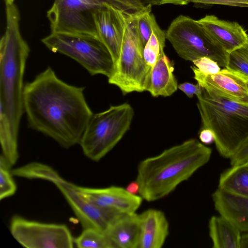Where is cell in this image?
I'll use <instances>...</instances> for the list:
<instances>
[{
  "label": "cell",
  "mask_w": 248,
  "mask_h": 248,
  "mask_svg": "<svg viewBox=\"0 0 248 248\" xmlns=\"http://www.w3.org/2000/svg\"><path fill=\"white\" fill-rule=\"evenodd\" d=\"M241 248H248V233L242 234Z\"/></svg>",
  "instance_id": "35"
},
{
  "label": "cell",
  "mask_w": 248,
  "mask_h": 248,
  "mask_svg": "<svg viewBox=\"0 0 248 248\" xmlns=\"http://www.w3.org/2000/svg\"><path fill=\"white\" fill-rule=\"evenodd\" d=\"M200 71L206 74H216L221 70L220 66L215 61L206 57H202L192 62Z\"/></svg>",
  "instance_id": "29"
},
{
  "label": "cell",
  "mask_w": 248,
  "mask_h": 248,
  "mask_svg": "<svg viewBox=\"0 0 248 248\" xmlns=\"http://www.w3.org/2000/svg\"><path fill=\"white\" fill-rule=\"evenodd\" d=\"M51 51L65 55L80 64L92 76L113 74L114 62L108 48L97 36L51 33L42 39Z\"/></svg>",
  "instance_id": "7"
},
{
  "label": "cell",
  "mask_w": 248,
  "mask_h": 248,
  "mask_svg": "<svg viewBox=\"0 0 248 248\" xmlns=\"http://www.w3.org/2000/svg\"><path fill=\"white\" fill-rule=\"evenodd\" d=\"M13 175L28 179H40L54 184L62 178L52 168L40 163L32 162L11 170Z\"/></svg>",
  "instance_id": "22"
},
{
  "label": "cell",
  "mask_w": 248,
  "mask_h": 248,
  "mask_svg": "<svg viewBox=\"0 0 248 248\" xmlns=\"http://www.w3.org/2000/svg\"><path fill=\"white\" fill-rule=\"evenodd\" d=\"M134 115L126 103L93 114L79 143L84 155L93 161L101 159L129 129Z\"/></svg>",
  "instance_id": "6"
},
{
  "label": "cell",
  "mask_w": 248,
  "mask_h": 248,
  "mask_svg": "<svg viewBox=\"0 0 248 248\" xmlns=\"http://www.w3.org/2000/svg\"><path fill=\"white\" fill-rule=\"evenodd\" d=\"M226 68L248 77V42L229 53Z\"/></svg>",
  "instance_id": "28"
},
{
  "label": "cell",
  "mask_w": 248,
  "mask_h": 248,
  "mask_svg": "<svg viewBox=\"0 0 248 248\" xmlns=\"http://www.w3.org/2000/svg\"><path fill=\"white\" fill-rule=\"evenodd\" d=\"M138 248H161L169 233V225L164 213L149 209L139 215Z\"/></svg>",
  "instance_id": "16"
},
{
  "label": "cell",
  "mask_w": 248,
  "mask_h": 248,
  "mask_svg": "<svg viewBox=\"0 0 248 248\" xmlns=\"http://www.w3.org/2000/svg\"><path fill=\"white\" fill-rule=\"evenodd\" d=\"M114 7L127 13H135L149 4L161 5L170 4L185 5L189 3L188 0H103Z\"/></svg>",
  "instance_id": "24"
},
{
  "label": "cell",
  "mask_w": 248,
  "mask_h": 248,
  "mask_svg": "<svg viewBox=\"0 0 248 248\" xmlns=\"http://www.w3.org/2000/svg\"><path fill=\"white\" fill-rule=\"evenodd\" d=\"M5 2V5L11 4L14 3V0H4Z\"/></svg>",
  "instance_id": "36"
},
{
  "label": "cell",
  "mask_w": 248,
  "mask_h": 248,
  "mask_svg": "<svg viewBox=\"0 0 248 248\" xmlns=\"http://www.w3.org/2000/svg\"><path fill=\"white\" fill-rule=\"evenodd\" d=\"M173 62L161 50L152 67L146 91L154 97L170 96L178 89L177 81L173 74Z\"/></svg>",
  "instance_id": "18"
},
{
  "label": "cell",
  "mask_w": 248,
  "mask_h": 248,
  "mask_svg": "<svg viewBox=\"0 0 248 248\" xmlns=\"http://www.w3.org/2000/svg\"><path fill=\"white\" fill-rule=\"evenodd\" d=\"M54 184L67 201L83 229L94 228L106 232L124 214L94 204L78 191L73 184L63 179Z\"/></svg>",
  "instance_id": "11"
},
{
  "label": "cell",
  "mask_w": 248,
  "mask_h": 248,
  "mask_svg": "<svg viewBox=\"0 0 248 248\" xmlns=\"http://www.w3.org/2000/svg\"><path fill=\"white\" fill-rule=\"evenodd\" d=\"M202 125L214 133L221 156L231 159L248 140V106L204 90L197 96Z\"/></svg>",
  "instance_id": "4"
},
{
  "label": "cell",
  "mask_w": 248,
  "mask_h": 248,
  "mask_svg": "<svg viewBox=\"0 0 248 248\" xmlns=\"http://www.w3.org/2000/svg\"><path fill=\"white\" fill-rule=\"evenodd\" d=\"M215 209L248 233V198L234 195L217 188L212 195Z\"/></svg>",
  "instance_id": "17"
},
{
  "label": "cell",
  "mask_w": 248,
  "mask_h": 248,
  "mask_svg": "<svg viewBox=\"0 0 248 248\" xmlns=\"http://www.w3.org/2000/svg\"><path fill=\"white\" fill-rule=\"evenodd\" d=\"M11 166L1 155L0 158V199L13 196L16 192V186L12 178Z\"/></svg>",
  "instance_id": "27"
},
{
  "label": "cell",
  "mask_w": 248,
  "mask_h": 248,
  "mask_svg": "<svg viewBox=\"0 0 248 248\" xmlns=\"http://www.w3.org/2000/svg\"><path fill=\"white\" fill-rule=\"evenodd\" d=\"M178 88L189 98L192 97L194 94L197 96L202 94L204 90V89L198 83L194 84L189 82H184L179 84Z\"/></svg>",
  "instance_id": "32"
},
{
  "label": "cell",
  "mask_w": 248,
  "mask_h": 248,
  "mask_svg": "<svg viewBox=\"0 0 248 248\" xmlns=\"http://www.w3.org/2000/svg\"><path fill=\"white\" fill-rule=\"evenodd\" d=\"M86 0L91 1H98L99 0Z\"/></svg>",
  "instance_id": "37"
},
{
  "label": "cell",
  "mask_w": 248,
  "mask_h": 248,
  "mask_svg": "<svg viewBox=\"0 0 248 248\" xmlns=\"http://www.w3.org/2000/svg\"><path fill=\"white\" fill-rule=\"evenodd\" d=\"M208 227L213 248H241V231L225 217L212 216Z\"/></svg>",
  "instance_id": "20"
},
{
  "label": "cell",
  "mask_w": 248,
  "mask_h": 248,
  "mask_svg": "<svg viewBox=\"0 0 248 248\" xmlns=\"http://www.w3.org/2000/svg\"><path fill=\"white\" fill-rule=\"evenodd\" d=\"M217 188L234 195L248 198V164L231 166L223 171Z\"/></svg>",
  "instance_id": "21"
},
{
  "label": "cell",
  "mask_w": 248,
  "mask_h": 248,
  "mask_svg": "<svg viewBox=\"0 0 248 248\" xmlns=\"http://www.w3.org/2000/svg\"><path fill=\"white\" fill-rule=\"evenodd\" d=\"M248 163V140L230 159L231 166L238 165Z\"/></svg>",
  "instance_id": "31"
},
{
  "label": "cell",
  "mask_w": 248,
  "mask_h": 248,
  "mask_svg": "<svg viewBox=\"0 0 248 248\" xmlns=\"http://www.w3.org/2000/svg\"><path fill=\"white\" fill-rule=\"evenodd\" d=\"M115 248H138L139 215L124 214L106 232Z\"/></svg>",
  "instance_id": "19"
},
{
  "label": "cell",
  "mask_w": 248,
  "mask_h": 248,
  "mask_svg": "<svg viewBox=\"0 0 248 248\" xmlns=\"http://www.w3.org/2000/svg\"><path fill=\"white\" fill-rule=\"evenodd\" d=\"M73 186L83 196L94 204L124 214L136 213L143 200L140 195L132 194L125 188L120 186L90 188L78 186L73 184Z\"/></svg>",
  "instance_id": "14"
},
{
  "label": "cell",
  "mask_w": 248,
  "mask_h": 248,
  "mask_svg": "<svg viewBox=\"0 0 248 248\" xmlns=\"http://www.w3.org/2000/svg\"><path fill=\"white\" fill-rule=\"evenodd\" d=\"M188 2L204 4H223L235 6L248 7V0H188Z\"/></svg>",
  "instance_id": "30"
},
{
  "label": "cell",
  "mask_w": 248,
  "mask_h": 248,
  "mask_svg": "<svg viewBox=\"0 0 248 248\" xmlns=\"http://www.w3.org/2000/svg\"><path fill=\"white\" fill-rule=\"evenodd\" d=\"M84 89L64 82L47 67L24 85L23 107L29 126L64 148L79 144L93 114Z\"/></svg>",
  "instance_id": "1"
},
{
  "label": "cell",
  "mask_w": 248,
  "mask_h": 248,
  "mask_svg": "<svg viewBox=\"0 0 248 248\" xmlns=\"http://www.w3.org/2000/svg\"><path fill=\"white\" fill-rule=\"evenodd\" d=\"M212 37L229 53L248 42V34L237 22L207 15L198 20Z\"/></svg>",
  "instance_id": "15"
},
{
  "label": "cell",
  "mask_w": 248,
  "mask_h": 248,
  "mask_svg": "<svg viewBox=\"0 0 248 248\" xmlns=\"http://www.w3.org/2000/svg\"><path fill=\"white\" fill-rule=\"evenodd\" d=\"M126 190L130 193L133 195L139 194L140 186L138 182L135 180L129 183L125 188Z\"/></svg>",
  "instance_id": "34"
},
{
  "label": "cell",
  "mask_w": 248,
  "mask_h": 248,
  "mask_svg": "<svg viewBox=\"0 0 248 248\" xmlns=\"http://www.w3.org/2000/svg\"><path fill=\"white\" fill-rule=\"evenodd\" d=\"M10 229L15 239L27 248H72L74 244L70 230L64 224L43 223L15 215Z\"/></svg>",
  "instance_id": "10"
},
{
  "label": "cell",
  "mask_w": 248,
  "mask_h": 248,
  "mask_svg": "<svg viewBox=\"0 0 248 248\" xmlns=\"http://www.w3.org/2000/svg\"><path fill=\"white\" fill-rule=\"evenodd\" d=\"M166 39V32L159 28L154 31L143 50V56L147 64L152 68L161 50H164Z\"/></svg>",
  "instance_id": "25"
},
{
  "label": "cell",
  "mask_w": 248,
  "mask_h": 248,
  "mask_svg": "<svg viewBox=\"0 0 248 248\" xmlns=\"http://www.w3.org/2000/svg\"><path fill=\"white\" fill-rule=\"evenodd\" d=\"M93 19L97 35L110 52L115 65L121 49L124 12L103 0L94 11Z\"/></svg>",
  "instance_id": "13"
},
{
  "label": "cell",
  "mask_w": 248,
  "mask_h": 248,
  "mask_svg": "<svg viewBox=\"0 0 248 248\" xmlns=\"http://www.w3.org/2000/svg\"><path fill=\"white\" fill-rule=\"evenodd\" d=\"M191 68L194 78L207 93L248 106V77L226 67L213 75L204 74L195 66Z\"/></svg>",
  "instance_id": "12"
},
{
  "label": "cell",
  "mask_w": 248,
  "mask_h": 248,
  "mask_svg": "<svg viewBox=\"0 0 248 248\" xmlns=\"http://www.w3.org/2000/svg\"><path fill=\"white\" fill-rule=\"evenodd\" d=\"M211 154V148L191 139L142 160L136 179L140 196L149 202L166 197L206 164Z\"/></svg>",
  "instance_id": "3"
},
{
  "label": "cell",
  "mask_w": 248,
  "mask_h": 248,
  "mask_svg": "<svg viewBox=\"0 0 248 248\" xmlns=\"http://www.w3.org/2000/svg\"><path fill=\"white\" fill-rule=\"evenodd\" d=\"M151 4H149L140 11L137 26L139 36L144 48L153 32L159 28L152 11Z\"/></svg>",
  "instance_id": "26"
},
{
  "label": "cell",
  "mask_w": 248,
  "mask_h": 248,
  "mask_svg": "<svg viewBox=\"0 0 248 248\" xmlns=\"http://www.w3.org/2000/svg\"><path fill=\"white\" fill-rule=\"evenodd\" d=\"M199 139L202 143L205 144H211L215 141V136L213 132L208 128L200 129Z\"/></svg>",
  "instance_id": "33"
},
{
  "label": "cell",
  "mask_w": 248,
  "mask_h": 248,
  "mask_svg": "<svg viewBox=\"0 0 248 248\" xmlns=\"http://www.w3.org/2000/svg\"><path fill=\"white\" fill-rule=\"evenodd\" d=\"M6 26L0 41V130L18 139L24 111L23 78L30 49L19 29V13L6 5Z\"/></svg>",
  "instance_id": "2"
},
{
  "label": "cell",
  "mask_w": 248,
  "mask_h": 248,
  "mask_svg": "<svg viewBox=\"0 0 248 248\" xmlns=\"http://www.w3.org/2000/svg\"><path fill=\"white\" fill-rule=\"evenodd\" d=\"M74 244L78 248H115L106 232L94 228L83 229Z\"/></svg>",
  "instance_id": "23"
},
{
  "label": "cell",
  "mask_w": 248,
  "mask_h": 248,
  "mask_svg": "<svg viewBox=\"0 0 248 248\" xmlns=\"http://www.w3.org/2000/svg\"><path fill=\"white\" fill-rule=\"evenodd\" d=\"M247 164H248V163H247Z\"/></svg>",
  "instance_id": "38"
},
{
  "label": "cell",
  "mask_w": 248,
  "mask_h": 248,
  "mask_svg": "<svg viewBox=\"0 0 248 248\" xmlns=\"http://www.w3.org/2000/svg\"><path fill=\"white\" fill-rule=\"evenodd\" d=\"M169 41L181 58L193 62L206 57L226 67L229 53L208 32L198 20L180 15L171 22L166 31Z\"/></svg>",
  "instance_id": "8"
},
{
  "label": "cell",
  "mask_w": 248,
  "mask_h": 248,
  "mask_svg": "<svg viewBox=\"0 0 248 248\" xmlns=\"http://www.w3.org/2000/svg\"><path fill=\"white\" fill-rule=\"evenodd\" d=\"M139 11L124 12V29L119 59L108 82L118 87L123 94L146 91L152 68L145 61L144 46L137 26Z\"/></svg>",
  "instance_id": "5"
},
{
  "label": "cell",
  "mask_w": 248,
  "mask_h": 248,
  "mask_svg": "<svg viewBox=\"0 0 248 248\" xmlns=\"http://www.w3.org/2000/svg\"><path fill=\"white\" fill-rule=\"evenodd\" d=\"M103 0H54L47 12L51 33L98 36L93 13Z\"/></svg>",
  "instance_id": "9"
}]
</instances>
